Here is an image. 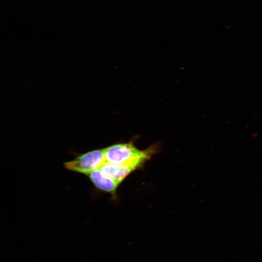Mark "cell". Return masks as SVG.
Masks as SVG:
<instances>
[{
	"label": "cell",
	"instance_id": "cell-4",
	"mask_svg": "<svg viewBox=\"0 0 262 262\" xmlns=\"http://www.w3.org/2000/svg\"><path fill=\"white\" fill-rule=\"evenodd\" d=\"M99 169L104 174L119 184L129 174L136 169L132 166L107 162H105Z\"/></svg>",
	"mask_w": 262,
	"mask_h": 262
},
{
	"label": "cell",
	"instance_id": "cell-1",
	"mask_svg": "<svg viewBox=\"0 0 262 262\" xmlns=\"http://www.w3.org/2000/svg\"><path fill=\"white\" fill-rule=\"evenodd\" d=\"M156 148L155 145L141 150L132 142L114 144L105 148V162L128 165L136 169L150 158Z\"/></svg>",
	"mask_w": 262,
	"mask_h": 262
},
{
	"label": "cell",
	"instance_id": "cell-2",
	"mask_svg": "<svg viewBox=\"0 0 262 262\" xmlns=\"http://www.w3.org/2000/svg\"><path fill=\"white\" fill-rule=\"evenodd\" d=\"M105 162V148L97 149L77 154L73 160L64 163V166L69 171L87 176Z\"/></svg>",
	"mask_w": 262,
	"mask_h": 262
},
{
	"label": "cell",
	"instance_id": "cell-3",
	"mask_svg": "<svg viewBox=\"0 0 262 262\" xmlns=\"http://www.w3.org/2000/svg\"><path fill=\"white\" fill-rule=\"evenodd\" d=\"M87 176L97 189L113 196L115 195L119 183L104 174L99 168L92 171Z\"/></svg>",
	"mask_w": 262,
	"mask_h": 262
}]
</instances>
